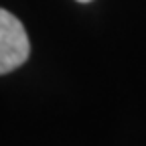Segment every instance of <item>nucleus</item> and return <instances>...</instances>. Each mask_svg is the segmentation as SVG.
<instances>
[{
  "instance_id": "1",
  "label": "nucleus",
  "mask_w": 146,
  "mask_h": 146,
  "mask_svg": "<svg viewBox=\"0 0 146 146\" xmlns=\"http://www.w3.org/2000/svg\"><path fill=\"white\" fill-rule=\"evenodd\" d=\"M31 53L29 35L14 14L0 8V75L21 67Z\"/></svg>"
},
{
  "instance_id": "2",
  "label": "nucleus",
  "mask_w": 146,
  "mask_h": 146,
  "mask_svg": "<svg viewBox=\"0 0 146 146\" xmlns=\"http://www.w3.org/2000/svg\"><path fill=\"white\" fill-rule=\"evenodd\" d=\"M77 2H91V0H77Z\"/></svg>"
}]
</instances>
